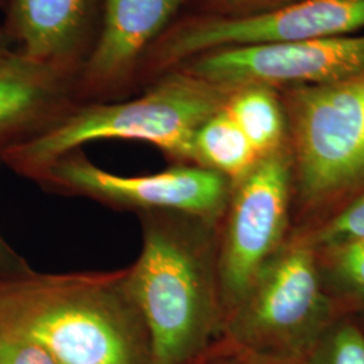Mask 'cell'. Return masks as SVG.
Here are the masks:
<instances>
[{"instance_id": "obj_21", "label": "cell", "mask_w": 364, "mask_h": 364, "mask_svg": "<svg viewBox=\"0 0 364 364\" xmlns=\"http://www.w3.org/2000/svg\"><path fill=\"white\" fill-rule=\"evenodd\" d=\"M15 50H16V46H15L13 37L6 30V27L0 25V60L10 55Z\"/></svg>"}, {"instance_id": "obj_15", "label": "cell", "mask_w": 364, "mask_h": 364, "mask_svg": "<svg viewBox=\"0 0 364 364\" xmlns=\"http://www.w3.org/2000/svg\"><path fill=\"white\" fill-rule=\"evenodd\" d=\"M318 240L335 248L364 242V197L331 221Z\"/></svg>"}, {"instance_id": "obj_4", "label": "cell", "mask_w": 364, "mask_h": 364, "mask_svg": "<svg viewBox=\"0 0 364 364\" xmlns=\"http://www.w3.org/2000/svg\"><path fill=\"white\" fill-rule=\"evenodd\" d=\"M363 28L364 0H296L247 16L186 13L146 55L139 90L203 53L231 46L351 36Z\"/></svg>"}, {"instance_id": "obj_22", "label": "cell", "mask_w": 364, "mask_h": 364, "mask_svg": "<svg viewBox=\"0 0 364 364\" xmlns=\"http://www.w3.org/2000/svg\"><path fill=\"white\" fill-rule=\"evenodd\" d=\"M6 1L7 0H0V10L3 11V9H4V6H6Z\"/></svg>"}, {"instance_id": "obj_6", "label": "cell", "mask_w": 364, "mask_h": 364, "mask_svg": "<svg viewBox=\"0 0 364 364\" xmlns=\"http://www.w3.org/2000/svg\"><path fill=\"white\" fill-rule=\"evenodd\" d=\"M37 178L117 207L203 219L216 216L225 205L231 182L197 165H180L150 176H117L92 164L80 150L61 156Z\"/></svg>"}, {"instance_id": "obj_5", "label": "cell", "mask_w": 364, "mask_h": 364, "mask_svg": "<svg viewBox=\"0 0 364 364\" xmlns=\"http://www.w3.org/2000/svg\"><path fill=\"white\" fill-rule=\"evenodd\" d=\"M302 189L324 197L364 181V68L291 91Z\"/></svg>"}, {"instance_id": "obj_18", "label": "cell", "mask_w": 364, "mask_h": 364, "mask_svg": "<svg viewBox=\"0 0 364 364\" xmlns=\"http://www.w3.org/2000/svg\"><path fill=\"white\" fill-rule=\"evenodd\" d=\"M201 1V10L191 11L218 16H247L266 13L296 0H196Z\"/></svg>"}, {"instance_id": "obj_12", "label": "cell", "mask_w": 364, "mask_h": 364, "mask_svg": "<svg viewBox=\"0 0 364 364\" xmlns=\"http://www.w3.org/2000/svg\"><path fill=\"white\" fill-rule=\"evenodd\" d=\"M260 158L242 130L223 108L196 132L192 162L230 181L243 180Z\"/></svg>"}, {"instance_id": "obj_3", "label": "cell", "mask_w": 364, "mask_h": 364, "mask_svg": "<svg viewBox=\"0 0 364 364\" xmlns=\"http://www.w3.org/2000/svg\"><path fill=\"white\" fill-rule=\"evenodd\" d=\"M147 215L127 284L147 329L151 363L181 364L207 335L212 285L203 255L173 213Z\"/></svg>"}, {"instance_id": "obj_10", "label": "cell", "mask_w": 364, "mask_h": 364, "mask_svg": "<svg viewBox=\"0 0 364 364\" xmlns=\"http://www.w3.org/2000/svg\"><path fill=\"white\" fill-rule=\"evenodd\" d=\"M103 0H7L1 23L16 52L77 75L99 36Z\"/></svg>"}, {"instance_id": "obj_16", "label": "cell", "mask_w": 364, "mask_h": 364, "mask_svg": "<svg viewBox=\"0 0 364 364\" xmlns=\"http://www.w3.org/2000/svg\"><path fill=\"white\" fill-rule=\"evenodd\" d=\"M0 364H60L50 352L30 338L0 332Z\"/></svg>"}, {"instance_id": "obj_7", "label": "cell", "mask_w": 364, "mask_h": 364, "mask_svg": "<svg viewBox=\"0 0 364 364\" xmlns=\"http://www.w3.org/2000/svg\"><path fill=\"white\" fill-rule=\"evenodd\" d=\"M177 68L227 90L313 85L364 68V34L223 48Z\"/></svg>"}, {"instance_id": "obj_13", "label": "cell", "mask_w": 364, "mask_h": 364, "mask_svg": "<svg viewBox=\"0 0 364 364\" xmlns=\"http://www.w3.org/2000/svg\"><path fill=\"white\" fill-rule=\"evenodd\" d=\"M224 109L259 158L278 151L285 132V119L273 88L251 85L234 90Z\"/></svg>"}, {"instance_id": "obj_20", "label": "cell", "mask_w": 364, "mask_h": 364, "mask_svg": "<svg viewBox=\"0 0 364 364\" xmlns=\"http://www.w3.org/2000/svg\"><path fill=\"white\" fill-rule=\"evenodd\" d=\"M26 263L21 259L0 235V273L7 275L26 273Z\"/></svg>"}, {"instance_id": "obj_17", "label": "cell", "mask_w": 364, "mask_h": 364, "mask_svg": "<svg viewBox=\"0 0 364 364\" xmlns=\"http://www.w3.org/2000/svg\"><path fill=\"white\" fill-rule=\"evenodd\" d=\"M323 364H364V336L353 326H344L329 340Z\"/></svg>"}, {"instance_id": "obj_14", "label": "cell", "mask_w": 364, "mask_h": 364, "mask_svg": "<svg viewBox=\"0 0 364 364\" xmlns=\"http://www.w3.org/2000/svg\"><path fill=\"white\" fill-rule=\"evenodd\" d=\"M37 111L36 84L26 66L14 57L0 60V144L26 129Z\"/></svg>"}, {"instance_id": "obj_2", "label": "cell", "mask_w": 364, "mask_h": 364, "mask_svg": "<svg viewBox=\"0 0 364 364\" xmlns=\"http://www.w3.org/2000/svg\"><path fill=\"white\" fill-rule=\"evenodd\" d=\"M231 92L174 68L135 99L69 107L43 129L0 149V158L37 178L57 159L85 144L122 139L153 144L171 159L192 162L196 132L224 108Z\"/></svg>"}, {"instance_id": "obj_8", "label": "cell", "mask_w": 364, "mask_h": 364, "mask_svg": "<svg viewBox=\"0 0 364 364\" xmlns=\"http://www.w3.org/2000/svg\"><path fill=\"white\" fill-rule=\"evenodd\" d=\"M196 0H103L100 28L76 82L77 103L115 102L139 90L146 55Z\"/></svg>"}, {"instance_id": "obj_9", "label": "cell", "mask_w": 364, "mask_h": 364, "mask_svg": "<svg viewBox=\"0 0 364 364\" xmlns=\"http://www.w3.org/2000/svg\"><path fill=\"white\" fill-rule=\"evenodd\" d=\"M289 176L278 150L237 182L220 258L221 290L232 304L247 297L284 232Z\"/></svg>"}, {"instance_id": "obj_19", "label": "cell", "mask_w": 364, "mask_h": 364, "mask_svg": "<svg viewBox=\"0 0 364 364\" xmlns=\"http://www.w3.org/2000/svg\"><path fill=\"white\" fill-rule=\"evenodd\" d=\"M335 263L341 279L364 297V242L336 248Z\"/></svg>"}, {"instance_id": "obj_1", "label": "cell", "mask_w": 364, "mask_h": 364, "mask_svg": "<svg viewBox=\"0 0 364 364\" xmlns=\"http://www.w3.org/2000/svg\"><path fill=\"white\" fill-rule=\"evenodd\" d=\"M0 332L38 343L60 364H142L149 341L127 270L7 275Z\"/></svg>"}, {"instance_id": "obj_11", "label": "cell", "mask_w": 364, "mask_h": 364, "mask_svg": "<svg viewBox=\"0 0 364 364\" xmlns=\"http://www.w3.org/2000/svg\"><path fill=\"white\" fill-rule=\"evenodd\" d=\"M242 304L239 329L250 340L289 343L299 336L318 308L311 251L293 248L264 266Z\"/></svg>"}]
</instances>
